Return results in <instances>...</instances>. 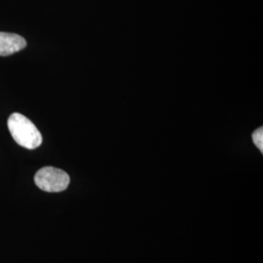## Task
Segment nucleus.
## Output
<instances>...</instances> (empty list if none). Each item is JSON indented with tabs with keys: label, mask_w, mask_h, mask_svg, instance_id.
<instances>
[{
	"label": "nucleus",
	"mask_w": 263,
	"mask_h": 263,
	"mask_svg": "<svg viewBox=\"0 0 263 263\" xmlns=\"http://www.w3.org/2000/svg\"><path fill=\"white\" fill-rule=\"evenodd\" d=\"M10 134L14 141L27 149H35L42 143V136L36 126L26 116L15 112L7 121Z\"/></svg>",
	"instance_id": "nucleus-1"
},
{
	"label": "nucleus",
	"mask_w": 263,
	"mask_h": 263,
	"mask_svg": "<svg viewBox=\"0 0 263 263\" xmlns=\"http://www.w3.org/2000/svg\"><path fill=\"white\" fill-rule=\"evenodd\" d=\"M69 176L63 170L54 167H44L34 176V182L43 191L61 192L69 184Z\"/></svg>",
	"instance_id": "nucleus-2"
},
{
	"label": "nucleus",
	"mask_w": 263,
	"mask_h": 263,
	"mask_svg": "<svg viewBox=\"0 0 263 263\" xmlns=\"http://www.w3.org/2000/svg\"><path fill=\"white\" fill-rule=\"evenodd\" d=\"M27 46V41L16 33L0 32V56L13 55Z\"/></svg>",
	"instance_id": "nucleus-3"
},
{
	"label": "nucleus",
	"mask_w": 263,
	"mask_h": 263,
	"mask_svg": "<svg viewBox=\"0 0 263 263\" xmlns=\"http://www.w3.org/2000/svg\"><path fill=\"white\" fill-rule=\"evenodd\" d=\"M253 141H254V144L256 145V147L263 152V128L260 127L258 129H256L253 134Z\"/></svg>",
	"instance_id": "nucleus-4"
}]
</instances>
